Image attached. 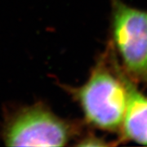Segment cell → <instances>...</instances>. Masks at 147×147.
Instances as JSON below:
<instances>
[{"mask_svg": "<svg viewBox=\"0 0 147 147\" xmlns=\"http://www.w3.org/2000/svg\"><path fill=\"white\" fill-rule=\"evenodd\" d=\"M74 134L71 123L37 104L16 111L7 121L3 137L8 146H64Z\"/></svg>", "mask_w": 147, "mask_h": 147, "instance_id": "3", "label": "cell"}, {"mask_svg": "<svg viewBox=\"0 0 147 147\" xmlns=\"http://www.w3.org/2000/svg\"><path fill=\"white\" fill-rule=\"evenodd\" d=\"M111 43L127 76L147 84V11L111 0Z\"/></svg>", "mask_w": 147, "mask_h": 147, "instance_id": "2", "label": "cell"}, {"mask_svg": "<svg viewBox=\"0 0 147 147\" xmlns=\"http://www.w3.org/2000/svg\"><path fill=\"white\" fill-rule=\"evenodd\" d=\"M86 122L110 132L119 131L127 99L126 74L111 47L96 63L87 82L73 90Z\"/></svg>", "mask_w": 147, "mask_h": 147, "instance_id": "1", "label": "cell"}, {"mask_svg": "<svg viewBox=\"0 0 147 147\" xmlns=\"http://www.w3.org/2000/svg\"><path fill=\"white\" fill-rule=\"evenodd\" d=\"M127 99L122 121L120 141L147 146V96L139 90L136 83L126 74Z\"/></svg>", "mask_w": 147, "mask_h": 147, "instance_id": "4", "label": "cell"}]
</instances>
